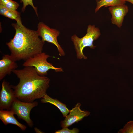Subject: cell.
Returning a JSON list of instances; mask_svg holds the SVG:
<instances>
[{"instance_id":"6da1fadb","label":"cell","mask_w":133,"mask_h":133,"mask_svg":"<svg viewBox=\"0 0 133 133\" xmlns=\"http://www.w3.org/2000/svg\"><path fill=\"white\" fill-rule=\"evenodd\" d=\"M12 72L19 79L16 86L12 85L16 96L20 100L26 102L34 101L42 98L46 94L49 87L50 79L39 75L33 67H25L15 69Z\"/></svg>"},{"instance_id":"7a4b0ae2","label":"cell","mask_w":133,"mask_h":133,"mask_svg":"<svg viewBox=\"0 0 133 133\" xmlns=\"http://www.w3.org/2000/svg\"><path fill=\"white\" fill-rule=\"evenodd\" d=\"M12 25L15 29V34L6 44L16 61L26 60L42 52L45 42L39 38L37 31L26 28L22 22Z\"/></svg>"},{"instance_id":"3957f363","label":"cell","mask_w":133,"mask_h":133,"mask_svg":"<svg viewBox=\"0 0 133 133\" xmlns=\"http://www.w3.org/2000/svg\"><path fill=\"white\" fill-rule=\"evenodd\" d=\"M87 33L84 36L81 38L78 37L76 35H73L71 37V40L74 46L76 56L78 59H87L83 53V50L87 47H89L91 49H94L96 46L93 45V42L97 40L101 34L99 29L95 27L94 25H89Z\"/></svg>"},{"instance_id":"277c9868","label":"cell","mask_w":133,"mask_h":133,"mask_svg":"<svg viewBox=\"0 0 133 133\" xmlns=\"http://www.w3.org/2000/svg\"><path fill=\"white\" fill-rule=\"evenodd\" d=\"M50 57L44 52L38 53L26 60L23 64L24 67H34L37 73L40 75L44 76L47 74L49 70H54L56 72H63L61 67L57 68L52 64L48 62L47 59Z\"/></svg>"},{"instance_id":"5b68a950","label":"cell","mask_w":133,"mask_h":133,"mask_svg":"<svg viewBox=\"0 0 133 133\" xmlns=\"http://www.w3.org/2000/svg\"><path fill=\"white\" fill-rule=\"evenodd\" d=\"M38 104L36 101L26 102L16 99L14 101L10 110L18 117L25 121L30 127L33 126V123L30 117V113L32 109Z\"/></svg>"},{"instance_id":"8992f818","label":"cell","mask_w":133,"mask_h":133,"mask_svg":"<svg viewBox=\"0 0 133 133\" xmlns=\"http://www.w3.org/2000/svg\"><path fill=\"white\" fill-rule=\"evenodd\" d=\"M37 28L38 34L42 38V40L44 42L47 41L55 45L60 56H64L65 53L57 40V37L60 34L59 31L55 29L50 28L42 22L39 23Z\"/></svg>"},{"instance_id":"52a82bcc","label":"cell","mask_w":133,"mask_h":133,"mask_svg":"<svg viewBox=\"0 0 133 133\" xmlns=\"http://www.w3.org/2000/svg\"><path fill=\"white\" fill-rule=\"evenodd\" d=\"M12 85L4 80L0 92V109L10 110L14 101L17 99Z\"/></svg>"},{"instance_id":"ba28073f","label":"cell","mask_w":133,"mask_h":133,"mask_svg":"<svg viewBox=\"0 0 133 133\" xmlns=\"http://www.w3.org/2000/svg\"><path fill=\"white\" fill-rule=\"evenodd\" d=\"M81 105L80 103H78L74 108L70 110L69 114L60 122L61 126L62 128L68 127L81 120L90 114L89 112L81 110L80 108Z\"/></svg>"},{"instance_id":"9c48e42d","label":"cell","mask_w":133,"mask_h":133,"mask_svg":"<svg viewBox=\"0 0 133 133\" xmlns=\"http://www.w3.org/2000/svg\"><path fill=\"white\" fill-rule=\"evenodd\" d=\"M109 10L112 16V23L120 28L124 17L128 12V6L124 4L111 6L109 7Z\"/></svg>"},{"instance_id":"30bf717a","label":"cell","mask_w":133,"mask_h":133,"mask_svg":"<svg viewBox=\"0 0 133 133\" xmlns=\"http://www.w3.org/2000/svg\"><path fill=\"white\" fill-rule=\"evenodd\" d=\"M11 55H4L0 60V80L1 81L7 75H10L16 69L18 66Z\"/></svg>"},{"instance_id":"8fae6325","label":"cell","mask_w":133,"mask_h":133,"mask_svg":"<svg viewBox=\"0 0 133 133\" xmlns=\"http://www.w3.org/2000/svg\"><path fill=\"white\" fill-rule=\"evenodd\" d=\"M14 114L10 110H0V119L5 125L8 124H14L18 126L22 130H25L26 127L17 120L14 116Z\"/></svg>"},{"instance_id":"7c38bea8","label":"cell","mask_w":133,"mask_h":133,"mask_svg":"<svg viewBox=\"0 0 133 133\" xmlns=\"http://www.w3.org/2000/svg\"><path fill=\"white\" fill-rule=\"evenodd\" d=\"M43 103H49L57 107L60 110L64 117H65L69 114L70 110L65 104L62 103L57 99L52 98L46 94L41 99Z\"/></svg>"},{"instance_id":"4fadbf2b","label":"cell","mask_w":133,"mask_h":133,"mask_svg":"<svg viewBox=\"0 0 133 133\" xmlns=\"http://www.w3.org/2000/svg\"><path fill=\"white\" fill-rule=\"evenodd\" d=\"M97 5L95 10L96 12L101 7H107L118 6L124 4L126 2L124 0H98L96 1Z\"/></svg>"},{"instance_id":"5bb4252c","label":"cell","mask_w":133,"mask_h":133,"mask_svg":"<svg viewBox=\"0 0 133 133\" xmlns=\"http://www.w3.org/2000/svg\"><path fill=\"white\" fill-rule=\"evenodd\" d=\"M3 16L15 20L17 23L22 22L20 13L16 10L8 9Z\"/></svg>"},{"instance_id":"9a60e30c","label":"cell","mask_w":133,"mask_h":133,"mask_svg":"<svg viewBox=\"0 0 133 133\" xmlns=\"http://www.w3.org/2000/svg\"><path fill=\"white\" fill-rule=\"evenodd\" d=\"M0 4L13 10H16L19 6L18 3L12 0H0Z\"/></svg>"},{"instance_id":"2e32d148","label":"cell","mask_w":133,"mask_h":133,"mask_svg":"<svg viewBox=\"0 0 133 133\" xmlns=\"http://www.w3.org/2000/svg\"><path fill=\"white\" fill-rule=\"evenodd\" d=\"M120 133H133V121H129L118 132Z\"/></svg>"},{"instance_id":"e0dca14e","label":"cell","mask_w":133,"mask_h":133,"mask_svg":"<svg viewBox=\"0 0 133 133\" xmlns=\"http://www.w3.org/2000/svg\"><path fill=\"white\" fill-rule=\"evenodd\" d=\"M20 2L23 3V6L22 8V11L24 12L26 7L28 5H30L31 6L34 10L36 14L38 16L37 12V7H35L34 5L33 0H20Z\"/></svg>"},{"instance_id":"ac0fdd59","label":"cell","mask_w":133,"mask_h":133,"mask_svg":"<svg viewBox=\"0 0 133 133\" xmlns=\"http://www.w3.org/2000/svg\"><path fill=\"white\" fill-rule=\"evenodd\" d=\"M68 127H63L60 130H56L54 133H78L79 132V129L77 128H73L70 129Z\"/></svg>"},{"instance_id":"d6986e66","label":"cell","mask_w":133,"mask_h":133,"mask_svg":"<svg viewBox=\"0 0 133 133\" xmlns=\"http://www.w3.org/2000/svg\"><path fill=\"white\" fill-rule=\"evenodd\" d=\"M8 9L0 4V14L3 16L4 14L7 12Z\"/></svg>"},{"instance_id":"ffe728a7","label":"cell","mask_w":133,"mask_h":133,"mask_svg":"<svg viewBox=\"0 0 133 133\" xmlns=\"http://www.w3.org/2000/svg\"><path fill=\"white\" fill-rule=\"evenodd\" d=\"M125 2H129L133 5V0H124Z\"/></svg>"}]
</instances>
